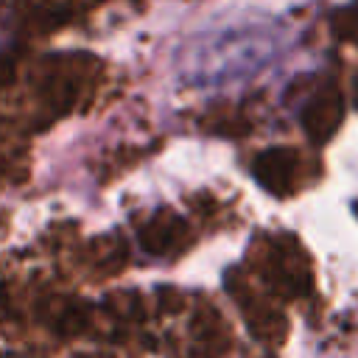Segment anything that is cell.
<instances>
[{"instance_id":"cell-1","label":"cell","mask_w":358,"mask_h":358,"mask_svg":"<svg viewBox=\"0 0 358 358\" xmlns=\"http://www.w3.org/2000/svg\"><path fill=\"white\" fill-rule=\"evenodd\" d=\"M288 25L268 14H243L196 31L176 53V70L193 90H221L266 70L285 48Z\"/></svg>"}]
</instances>
